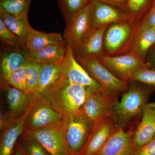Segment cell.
Segmentation results:
<instances>
[{
    "mask_svg": "<svg viewBox=\"0 0 155 155\" xmlns=\"http://www.w3.org/2000/svg\"><path fill=\"white\" fill-rule=\"evenodd\" d=\"M127 91L114 108L113 116L118 127L123 128L134 119L142 117L144 106L155 90L154 87L137 81H130Z\"/></svg>",
    "mask_w": 155,
    "mask_h": 155,
    "instance_id": "1",
    "label": "cell"
},
{
    "mask_svg": "<svg viewBox=\"0 0 155 155\" xmlns=\"http://www.w3.org/2000/svg\"><path fill=\"white\" fill-rule=\"evenodd\" d=\"M85 87L62 78L54 87L42 96L64 116L78 113L86 98Z\"/></svg>",
    "mask_w": 155,
    "mask_h": 155,
    "instance_id": "2",
    "label": "cell"
},
{
    "mask_svg": "<svg viewBox=\"0 0 155 155\" xmlns=\"http://www.w3.org/2000/svg\"><path fill=\"white\" fill-rule=\"evenodd\" d=\"M140 23L124 21L109 25L104 36V54L116 56L129 53Z\"/></svg>",
    "mask_w": 155,
    "mask_h": 155,
    "instance_id": "3",
    "label": "cell"
},
{
    "mask_svg": "<svg viewBox=\"0 0 155 155\" xmlns=\"http://www.w3.org/2000/svg\"><path fill=\"white\" fill-rule=\"evenodd\" d=\"M75 58L88 74L101 84L108 94L118 97L128 89L129 82L120 80L114 76L96 57Z\"/></svg>",
    "mask_w": 155,
    "mask_h": 155,
    "instance_id": "4",
    "label": "cell"
},
{
    "mask_svg": "<svg viewBox=\"0 0 155 155\" xmlns=\"http://www.w3.org/2000/svg\"><path fill=\"white\" fill-rule=\"evenodd\" d=\"M64 115L43 97L34 98L25 120L24 132L27 133L58 125Z\"/></svg>",
    "mask_w": 155,
    "mask_h": 155,
    "instance_id": "5",
    "label": "cell"
},
{
    "mask_svg": "<svg viewBox=\"0 0 155 155\" xmlns=\"http://www.w3.org/2000/svg\"><path fill=\"white\" fill-rule=\"evenodd\" d=\"M60 124L70 149L79 153L89 136L93 124L80 111L64 116Z\"/></svg>",
    "mask_w": 155,
    "mask_h": 155,
    "instance_id": "6",
    "label": "cell"
},
{
    "mask_svg": "<svg viewBox=\"0 0 155 155\" xmlns=\"http://www.w3.org/2000/svg\"><path fill=\"white\" fill-rule=\"evenodd\" d=\"M96 58L114 76L127 82L134 73L148 67L145 61L132 52L116 56L103 54Z\"/></svg>",
    "mask_w": 155,
    "mask_h": 155,
    "instance_id": "7",
    "label": "cell"
},
{
    "mask_svg": "<svg viewBox=\"0 0 155 155\" xmlns=\"http://www.w3.org/2000/svg\"><path fill=\"white\" fill-rule=\"evenodd\" d=\"M86 89V98L80 111L92 124L103 117L113 115L114 107L119 101L118 97L104 92Z\"/></svg>",
    "mask_w": 155,
    "mask_h": 155,
    "instance_id": "8",
    "label": "cell"
},
{
    "mask_svg": "<svg viewBox=\"0 0 155 155\" xmlns=\"http://www.w3.org/2000/svg\"><path fill=\"white\" fill-rule=\"evenodd\" d=\"M119 128L113 115L98 119L93 125L89 136L78 154L96 155Z\"/></svg>",
    "mask_w": 155,
    "mask_h": 155,
    "instance_id": "9",
    "label": "cell"
},
{
    "mask_svg": "<svg viewBox=\"0 0 155 155\" xmlns=\"http://www.w3.org/2000/svg\"><path fill=\"white\" fill-rule=\"evenodd\" d=\"M60 64L63 79L87 88L105 92L101 84L78 63L74 57L72 48L69 46L68 45L65 58Z\"/></svg>",
    "mask_w": 155,
    "mask_h": 155,
    "instance_id": "10",
    "label": "cell"
},
{
    "mask_svg": "<svg viewBox=\"0 0 155 155\" xmlns=\"http://www.w3.org/2000/svg\"><path fill=\"white\" fill-rule=\"evenodd\" d=\"M27 133L36 139L51 155H66L71 151L60 123Z\"/></svg>",
    "mask_w": 155,
    "mask_h": 155,
    "instance_id": "11",
    "label": "cell"
},
{
    "mask_svg": "<svg viewBox=\"0 0 155 155\" xmlns=\"http://www.w3.org/2000/svg\"><path fill=\"white\" fill-rule=\"evenodd\" d=\"M92 16L91 2L66 25L63 37L68 45L73 48L92 28Z\"/></svg>",
    "mask_w": 155,
    "mask_h": 155,
    "instance_id": "12",
    "label": "cell"
},
{
    "mask_svg": "<svg viewBox=\"0 0 155 155\" xmlns=\"http://www.w3.org/2000/svg\"><path fill=\"white\" fill-rule=\"evenodd\" d=\"M109 25L93 27L78 44L72 48L75 58L98 57L104 54V38Z\"/></svg>",
    "mask_w": 155,
    "mask_h": 155,
    "instance_id": "13",
    "label": "cell"
},
{
    "mask_svg": "<svg viewBox=\"0 0 155 155\" xmlns=\"http://www.w3.org/2000/svg\"><path fill=\"white\" fill-rule=\"evenodd\" d=\"M134 130H118L109 138L96 155H138V148L133 140Z\"/></svg>",
    "mask_w": 155,
    "mask_h": 155,
    "instance_id": "14",
    "label": "cell"
},
{
    "mask_svg": "<svg viewBox=\"0 0 155 155\" xmlns=\"http://www.w3.org/2000/svg\"><path fill=\"white\" fill-rule=\"evenodd\" d=\"M1 85L11 118L19 119L25 115L33 102V94L15 88L5 82H1Z\"/></svg>",
    "mask_w": 155,
    "mask_h": 155,
    "instance_id": "15",
    "label": "cell"
},
{
    "mask_svg": "<svg viewBox=\"0 0 155 155\" xmlns=\"http://www.w3.org/2000/svg\"><path fill=\"white\" fill-rule=\"evenodd\" d=\"M28 53L25 47H1L0 70L1 82L5 81L12 72L25 65Z\"/></svg>",
    "mask_w": 155,
    "mask_h": 155,
    "instance_id": "16",
    "label": "cell"
},
{
    "mask_svg": "<svg viewBox=\"0 0 155 155\" xmlns=\"http://www.w3.org/2000/svg\"><path fill=\"white\" fill-rule=\"evenodd\" d=\"M155 136V103H147L143 110L141 120L134 130L133 140L137 147L149 142Z\"/></svg>",
    "mask_w": 155,
    "mask_h": 155,
    "instance_id": "17",
    "label": "cell"
},
{
    "mask_svg": "<svg viewBox=\"0 0 155 155\" xmlns=\"http://www.w3.org/2000/svg\"><path fill=\"white\" fill-rule=\"evenodd\" d=\"M93 27L126 21L123 10L98 0L91 1Z\"/></svg>",
    "mask_w": 155,
    "mask_h": 155,
    "instance_id": "18",
    "label": "cell"
},
{
    "mask_svg": "<svg viewBox=\"0 0 155 155\" xmlns=\"http://www.w3.org/2000/svg\"><path fill=\"white\" fill-rule=\"evenodd\" d=\"M29 109L21 118L13 119L11 124L1 133L0 155H13L17 142L24 132L25 120Z\"/></svg>",
    "mask_w": 155,
    "mask_h": 155,
    "instance_id": "19",
    "label": "cell"
},
{
    "mask_svg": "<svg viewBox=\"0 0 155 155\" xmlns=\"http://www.w3.org/2000/svg\"><path fill=\"white\" fill-rule=\"evenodd\" d=\"M60 63L41 64L38 87L34 98L42 96L61 81L62 77Z\"/></svg>",
    "mask_w": 155,
    "mask_h": 155,
    "instance_id": "20",
    "label": "cell"
},
{
    "mask_svg": "<svg viewBox=\"0 0 155 155\" xmlns=\"http://www.w3.org/2000/svg\"><path fill=\"white\" fill-rule=\"evenodd\" d=\"M64 41L65 40L61 34L39 31L32 28L29 24L25 46L28 52H33L50 45Z\"/></svg>",
    "mask_w": 155,
    "mask_h": 155,
    "instance_id": "21",
    "label": "cell"
},
{
    "mask_svg": "<svg viewBox=\"0 0 155 155\" xmlns=\"http://www.w3.org/2000/svg\"><path fill=\"white\" fill-rule=\"evenodd\" d=\"M68 45L66 41L50 45L41 49L28 55L34 61L39 64H57L61 62L67 53Z\"/></svg>",
    "mask_w": 155,
    "mask_h": 155,
    "instance_id": "22",
    "label": "cell"
},
{
    "mask_svg": "<svg viewBox=\"0 0 155 155\" xmlns=\"http://www.w3.org/2000/svg\"><path fill=\"white\" fill-rule=\"evenodd\" d=\"M155 44V27L144 26L141 23L129 52L145 61L147 53Z\"/></svg>",
    "mask_w": 155,
    "mask_h": 155,
    "instance_id": "23",
    "label": "cell"
},
{
    "mask_svg": "<svg viewBox=\"0 0 155 155\" xmlns=\"http://www.w3.org/2000/svg\"><path fill=\"white\" fill-rule=\"evenodd\" d=\"M154 0H127L123 10L125 20L132 23L142 21L151 8Z\"/></svg>",
    "mask_w": 155,
    "mask_h": 155,
    "instance_id": "24",
    "label": "cell"
},
{
    "mask_svg": "<svg viewBox=\"0 0 155 155\" xmlns=\"http://www.w3.org/2000/svg\"><path fill=\"white\" fill-rule=\"evenodd\" d=\"M0 19L2 20L9 30L25 43L29 25L28 19L18 18L7 13L0 12Z\"/></svg>",
    "mask_w": 155,
    "mask_h": 155,
    "instance_id": "25",
    "label": "cell"
},
{
    "mask_svg": "<svg viewBox=\"0 0 155 155\" xmlns=\"http://www.w3.org/2000/svg\"><path fill=\"white\" fill-rule=\"evenodd\" d=\"M32 0H0V12L8 13L18 18L27 19Z\"/></svg>",
    "mask_w": 155,
    "mask_h": 155,
    "instance_id": "26",
    "label": "cell"
},
{
    "mask_svg": "<svg viewBox=\"0 0 155 155\" xmlns=\"http://www.w3.org/2000/svg\"><path fill=\"white\" fill-rule=\"evenodd\" d=\"M57 1L66 25H67L91 0H57Z\"/></svg>",
    "mask_w": 155,
    "mask_h": 155,
    "instance_id": "27",
    "label": "cell"
},
{
    "mask_svg": "<svg viewBox=\"0 0 155 155\" xmlns=\"http://www.w3.org/2000/svg\"><path fill=\"white\" fill-rule=\"evenodd\" d=\"M24 67L28 91L34 96L38 87L41 64L34 61L28 55Z\"/></svg>",
    "mask_w": 155,
    "mask_h": 155,
    "instance_id": "28",
    "label": "cell"
},
{
    "mask_svg": "<svg viewBox=\"0 0 155 155\" xmlns=\"http://www.w3.org/2000/svg\"><path fill=\"white\" fill-rule=\"evenodd\" d=\"M19 141L25 155H51L44 147L30 134L23 132Z\"/></svg>",
    "mask_w": 155,
    "mask_h": 155,
    "instance_id": "29",
    "label": "cell"
},
{
    "mask_svg": "<svg viewBox=\"0 0 155 155\" xmlns=\"http://www.w3.org/2000/svg\"><path fill=\"white\" fill-rule=\"evenodd\" d=\"M0 39L1 47L17 48L25 46V43L11 30L0 19Z\"/></svg>",
    "mask_w": 155,
    "mask_h": 155,
    "instance_id": "30",
    "label": "cell"
},
{
    "mask_svg": "<svg viewBox=\"0 0 155 155\" xmlns=\"http://www.w3.org/2000/svg\"><path fill=\"white\" fill-rule=\"evenodd\" d=\"M2 82H5L15 88L29 93L26 83L24 66L12 72L5 81Z\"/></svg>",
    "mask_w": 155,
    "mask_h": 155,
    "instance_id": "31",
    "label": "cell"
},
{
    "mask_svg": "<svg viewBox=\"0 0 155 155\" xmlns=\"http://www.w3.org/2000/svg\"><path fill=\"white\" fill-rule=\"evenodd\" d=\"M130 81H138L155 87V70L149 67L140 69L131 75L128 82Z\"/></svg>",
    "mask_w": 155,
    "mask_h": 155,
    "instance_id": "32",
    "label": "cell"
},
{
    "mask_svg": "<svg viewBox=\"0 0 155 155\" xmlns=\"http://www.w3.org/2000/svg\"><path fill=\"white\" fill-rule=\"evenodd\" d=\"M138 155H155V136L149 142L138 147Z\"/></svg>",
    "mask_w": 155,
    "mask_h": 155,
    "instance_id": "33",
    "label": "cell"
},
{
    "mask_svg": "<svg viewBox=\"0 0 155 155\" xmlns=\"http://www.w3.org/2000/svg\"><path fill=\"white\" fill-rule=\"evenodd\" d=\"M141 22L144 26L155 27V0L151 8Z\"/></svg>",
    "mask_w": 155,
    "mask_h": 155,
    "instance_id": "34",
    "label": "cell"
},
{
    "mask_svg": "<svg viewBox=\"0 0 155 155\" xmlns=\"http://www.w3.org/2000/svg\"><path fill=\"white\" fill-rule=\"evenodd\" d=\"M14 119L11 118L8 112H4L1 110L0 113V131L2 132Z\"/></svg>",
    "mask_w": 155,
    "mask_h": 155,
    "instance_id": "35",
    "label": "cell"
},
{
    "mask_svg": "<svg viewBox=\"0 0 155 155\" xmlns=\"http://www.w3.org/2000/svg\"><path fill=\"white\" fill-rule=\"evenodd\" d=\"M145 62L149 68L155 70V44L147 53Z\"/></svg>",
    "mask_w": 155,
    "mask_h": 155,
    "instance_id": "36",
    "label": "cell"
},
{
    "mask_svg": "<svg viewBox=\"0 0 155 155\" xmlns=\"http://www.w3.org/2000/svg\"><path fill=\"white\" fill-rule=\"evenodd\" d=\"M102 2L114 6L124 10L127 4V0H98Z\"/></svg>",
    "mask_w": 155,
    "mask_h": 155,
    "instance_id": "37",
    "label": "cell"
},
{
    "mask_svg": "<svg viewBox=\"0 0 155 155\" xmlns=\"http://www.w3.org/2000/svg\"><path fill=\"white\" fill-rule=\"evenodd\" d=\"M13 155H25L19 141L17 142L16 147L14 148Z\"/></svg>",
    "mask_w": 155,
    "mask_h": 155,
    "instance_id": "38",
    "label": "cell"
},
{
    "mask_svg": "<svg viewBox=\"0 0 155 155\" xmlns=\"http://www.w3.org/2000/svg\"><path fill=\"white\" fill-rule=\"evenodd\" d=\"M66 155H79V154H78V153H74L71 150L70 152L68 153Z\"/></svg>",
    "mask_w": 155,
    "mask_h": 155,
    "instance_id": "39",
    "label": "cell"
},
{
    "mask_svg": "<svg viewBox=\"0 0 155 155\" xmlns=\"http://www.w3.org/2000/svg\"></svg>",
    "mask_w": 155,
    "mask_h": 155,
    "instance_id": "40",
    "label": "cell"
}]
</instances>
